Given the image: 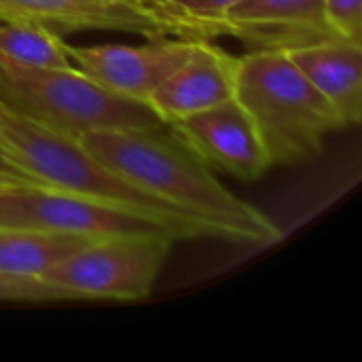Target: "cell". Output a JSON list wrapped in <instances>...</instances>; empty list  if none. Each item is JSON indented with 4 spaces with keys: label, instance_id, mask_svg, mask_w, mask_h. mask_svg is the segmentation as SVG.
Here are the masks:
<instances>
[{
    "label": "cell",
    "instance_id": "cell-1",
    "mask_svg": "<svg viewBox=\"0 0 362 362\" xmlns=\"http://www.w3.org/2000/svg\"><path fill=\"white\" fill-rule=\"evenodd\" d=\"M78 140L121 180L210 225L223 240L252 246L282 240L280 227L233 195L168 125L91 129Z\"/></svg>",
    "mask_w": 362,
    "mask_h": 362
},
{
    "label": "cell",
    "instance_id": "cell-2",
    "mask_svg": "<svg viewBox=\"0 0 362 362\" xmlns=\"http://www.w3.org/2000/svg\"><path fill=\"white\" fill-rule=\"evenodd\" d=\"M235 100L248 110L272 165L316 157L329 134L341 129L333 106L280 47L240 57Z\"/></svg>",
    "mask_w": 362,
    "mask_h": 362
},
{
    "label": "cell",
    "instance_id": "cell-3",
    "mask_svg": "<svg viewBox=\"0 0 362 362\" xmlns=\"http://www.w3.org/2000/svg\"><path fill=\"white\" fill-rule=\"evenodd\" d=\"M0 153L45 187L81 193L172 221L204 225L218 238L210 225L176 212L121 180L115 172L104 168L76 136L40 123L4 102H0Z\"/></svg>",
    "mask_w": 362,
    "mask_h": 362
},
{
    "label": "cell",
    "instance_id": "cell-4",
    "mask_svg": "<svg viewBox=\"0 0 362 362\" xmlns=\"http://www.w3.org/2000/svg\"><path fill=\"white\" fill-rule=\"evenodd\" d=\"M0 102L76 138L91 129L165 125L144 102L106 91L74 66L30 68L0 59Z\"/></svg>",
    "mask_w": 362,
    "mask_h": 362
},
{
    "label": "cell",
    "instance_id": "cell-5",
    "mask_svg": "<svg viewBox=\"0 0 362 362\" xmlns=\"http://www.w3.org/2000/svg\"><path fill=\"white\" fill-rule=\"evenodd\" d=\"M0 227L70 233L89 240L121 235L216 238L208 227L146 214L53 187L0 185Z\"/></svg>",
    "mask_w": 362,
    "mask_h": 362
},
{
    "label": "cell",
    "instance_id": "cell-6",
    "mask_svg": "<svg viewBox=\"0 0 362 362\" xmlns=\"http://www.w3.org/2000/svg\"><path fill=\"white\" fill-rule=\"evenodd\" d=\"M178 240L172 235H121L91 240L42 274V282L68 299L142 301Z\"/></svg>",
    "mask_w": 362,
    "mask_h": 362
},
{
    "label": "cell",
    "instance_id": "cell-7",
    "mask_svg": "<svg viewBox=\"0 0 362 362\" xmlns=\"http://www.w3.org/2000/svg\"><path fill=\"white\" fill-rule=\"evenodd\" d=\"M0 21L32 23L59 36L87 30L125 32L144 38H214L225 34L212 23L168 15L129 0H0Z\"/></svg>",
    "mask_w": 362,
    "mask_h": 362
},
{
    "label": "cell",
    "instance_id": "cell-8",
    "mask_svg": "<svg viewBox=\"0 0 362 362\" xmlns=\"http://www.w3.org/2000/svg\"><path fill=\"white\" fill-rule=\"evenodd\" d=\"M197 38L159 36L144 45L68 47L74 68L121 98L144 102L187 59Z\"/></svg>",
    "mask_w": 362,
    "mask_h": 362
},
{
    "label": "cell",
    "instance_id": "cell-9",
    "mask_svg": "<svg viewBox=\"0 0 362 362\" xmlns=\"http://www.w3.org/2000/svg\"><path fill=\"white\" fill-rule=\"evenodd\" d=\"M168 127L208 168L238 180H259L272 168L255 121L235 98L168 123Z\"/></svg>",
    "mask_w": 362,
    "mask_h": 362
},
{
    "label": "cell",
    "instance_id": "cell-10",
    "mask_svg": "<svg viewBox=\"0 0 362 362\" xmlns=\"http://www.w3.org/2000/svg\"><path fill=\"white\" fill-rule=\"evenodd\" d=\"M240 57L197 38L187 59L148 95L146 106L168 125L235 98Z\"/></svg>",
    "mask_w": 362,
    "mask_h": 362
},
{
    "label": "cell",
    "instance_id": "cell-11",
    "mask_svg": "<svg viewBox=\"0 0 362 362\" xmlns=\"http://www.w3.org/2000/svg\"><path fill=\"white\" fill-rule=\"evenodd\" d=\"M225 23L231 36L246 40L252 49H288L335 36L322 0H244L225 15Z\"/></svg>",
    "mask_w": 362,
    "mask_h": 362
},
{
    "label": "cell",
    "instance_id": "cell-12",
    "mask_svg": "<svg viewBox=\"0 0 362 362\" xmlns=\"http://www.w3.org/2000/svg\"><path fill=\"white\" fill-rule=\"evenodd\" d=\"M284 51L333 106L344 127L361 123L362 45L339 36H325Z\"/></svg>",
    "mask_w": 362,
    "mask_h": 362
},
{
    "label": "cell",
    "instance_id": "cell-13",
    "mask_svg": "<svg viewBox=\"0 0 362 362\" xmlns=\"http://www.w3.org/2000/svg\"><path fill=\"white\" fill-rule=\"evenodd\" d=\"M91 242L70 233L0 227V274L17 278H42V274Z\"/></svg>",
    "mask_w": 362,
    "mask_h": 362
},
{
    "label": "cell",
    "instance_id": "cell-14",
    "mask_svg": "<svg viewBox=\"0 0 362 362\" xmlns=\"http://www.w3.org/2000/svg\"><path fill=\"white\" fill-rule=\"evenodd\" d=\"M64 36L32 23L0 21V59L30 68H72Z\"/></svg>",
    "mask_w": 362,
    "mask_h": 362
},
{
    "label": "cell",
    "instance_id": "cell-15",
    "mask_svg": "<svg viewBox=\"0 0 362 362\" xmlns=\"http://www.w3.org/2000/svg\"><path fill=\"white\" fill-rule=\"evenodd\" d=\"M0 301L51 303V301H68V295L38 278H17V276L0 274Z\"/></svg>",
    "mask_w": 362,
    "mask_h": 362
},
{
    "label": "cell",
    "instance_id": "cell-16",
    "mask_svg": "<svg viewBox=\"0 0 362 362\" xmlns=\"http://www.w3.org/2000/svg\"><path fill=\"white\" fill-rule=\"evenodd\" d=\"M331 32L362 45V0H322Z\"/></svg>",
    "mask_w": 362,
    "mask_h": 362
},
{
    "label": "cell",
    "instance_id": "cell-17",
    "mask_svg": "<svg viewBox=\"0 0 362 362\" xmlns=\"http://www.w3.org/2000/svg\"><path fill=\"white\" fill-rule=\"evenodd\" d=\"M182 15L204 21V23H212L216 28H221L225 34H229L227 23H225V15L238 6L244 0H170Z\"/></svg>",
    "mask_w": 362,
    "mask_h": 362
},
{
    "label": "cell",
    "instance_id": "cell-18",
    "mask_svg": "<svg viewBox=\"0 0 362 362\" xmlns=\"http://www.w3.org/2000/svg\"><path fill=\"white\" fill-rule=\"evenodd\" d=\"M0 178L11 182V185H30V187H45L36 178H32L28 172H23L19 165H15L8 157L0 153Z\"/></svg>",
    "mask_w": 362,
    "mask_h": 362
},
{
    "label": "cell",
    "instance_id": "cell-19",
    "mask_svg": "<svg viewBox=\"0 0 362 362\" xmlns=\"http://www.w3.org/2000/svg\"><path fill=\"white\" fill-rule=\"evenodd\" d=\"M129 2H136V4H142V6H148V8H155V11H161V13H168V15H178V17H187L182 15L170 0H129Z\"/></svg>",
    "mask_w": 362,
    "mask_h": 362
},
{
    "label": "cell",
    "instance_id": "cell-20",
    "mask_svg": "<svg viewBox=\"0 0 362 362\" xmlns=\"http://www.w3.org/2000/svg\"><path fill=\"white\" fill-rule=\"evenodd\" d=\"M0 185H11V182H6V180H2V178H0Z\"/></svg>",
    "mask_w": 362,
    "mask_h": 362
}]
</instances>
